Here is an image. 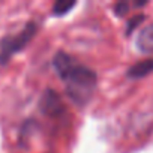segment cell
I'll list each match as a JSON object with an SVG mask.
<instances>
[{
    "label": "cell",
    "instance_id": "6da1fadb",
    "mask_svg": "<svg viewBox=\"0 0 153 153\" xmlns=\"http://www.w3.org/2000/svg\"><path fill=\"white\" fill-rule=\"evenodd\" d=\"M54 68L68 83V93L76 104H84L96 86V72L87 66L78 65L71 56L59 51L54 56Z\"/></svg>",
    "mask_w": 153,
    "mask_h": 153
},
{
    "label": "cell",
    "instance_id": "7a4b0ae2",
    "mask_svg": "<svg viewBox=\"0 0 153 153\" xmlns=\"http://www.w3.org/2000/svg\"><path fill=\"white\" fill-rule=\"evenodd\" d=\"M38 27L35 23H29L18 35L15 36H8L2 41L0 44V62L2 63H6L15 53L21 51L35 36Z\"/></svg>",
    "mask_w": 153,
    "mask_h": 153
},
{
    "label": "cell",
    "instance_id": "3957f363",
    "mask_svg": "<svg viewBox=\"0 0 153 153\" xmlns=\"http://www.w3.org/2000/svg\"><path fill=\"white\" fill-rule=\"evenodd\" d=\"M39 107H41V110H42L44 114L53 116V117L60 116L62 111H63V108H65V105H63L60 96H59L54 90H47V92L42 95L41 102H39Z\"/></svg>",
    "mask_w": 153,
    "mask_h": 153
},
{
    "label": "cell",
    "instance_id": "277c9868",
    "mask_svg": "<svg viewBox=\"0 0 153 153\" xmlns=\"http://www.w3.org/2000/svg\"><path fill=\"white\" fill-rule=\"evenodd\" d=\"M137 47L141 53H146V54L153 53V24H149L144 29H141L137 38Z\"/></svg>",
    "mask_w": 153,
    "mask_h": 153
},
{
    "label": "cell",
    "instance_id": "5b68a950",
    "mask_svg": "<svg viewBox=\"0 0 153 153\" xmlns=\"http://www.w3.org/2000/svg\"><path fill=\"white\" fill-rule=\"evenodd\" d=\"M150 72H153V59H146L131 66L128 71V76H131V78H143Z\"/></svg>",
    "mask_w": 153,
    "mask_h": 153
},
{
    "label": "cell",
    "instance_id": "8992f818",
    "mask_svg": "<svg viewBox=\"0 0 153 153\" xmlns=\"http://www.w3.org/2000/svg\"><path fill=\"white\" fill-rule=\"evenodd\" d=\"M76 3L75 2H57L53 6V14L54 15H65L66 12H69Z\"/></svg>",
    "mask_w": 153,
    "mask_h": 153
},
{
    "label": "cell",
    "instance_id": "52a82bcc",
    "mask_svg": "<svg viewBox=\"0 0 153 153\" xmlns=\"http://www.w3.org/2000/svg\"><path fill=\"white\" fill-rule=\"evenodd\" d=\"M144 20V15H135L129 23H128V30H126V33H132V30L138 26V23H141Z\"/></svg>",
    "mask_w": 153,
    "mask_h": 153
},
{
    "label": "cell",
    "instance_id": "ba28073f",
    "mask_svg": "<svg viewBox=\"0 0 153 153\" xmlns=\"http://www.w3.org/2000/svg\"><path fill=\"white\" fill-rule=\"evenodd\" d=\"M114 11H116V15H123L128 11V5L126 3H119V5L114 6Z\"/></svg>",
    "mask_w": 153,
    "mask_h": 153
}]
</instances>
